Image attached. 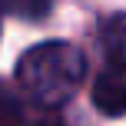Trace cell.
Returning a JSON list of instances; mask_svg holds the SVG:
<instances>
[{"label": "cell", "mask_w": 126, "mask_h": 126, "mask_svg": "<svg viewBox=\"0 0 126 126\" xmlns=\"http://www.w3.org/2000/svg\"><path fill=\"white\" fill-rule=\"evenodd\" d=\"M86 73V57L66 40H47L37 43L20 57L17 83L37 106H60L76 93Z\"/></svg>", "instance_id": "6da1fadb"}, {"label": "cell", "mask_w": 126, "mask_h": 126, "mask_svg": "<svg viewBox=\"0 0 126 126\" xmlns=\"http://www.w3.org/2000/svg\"><path fill=\"white\" fill-rule=\"evenodd\" d=\"M93 106L106 116H123L126 113V57L123 60H106L93 83Z\"/></svg>", "instance_id": "7a4b0ae2"}, {"label": "cell", "mask_w": 126, "mask_h": 126, "mask_svg": "<svg viewBox=\"0 0 126 126\" xmlns=\"http://www.w3.org/2000/svg\"><path fill=\"white\" fill-rule=\"evenodd\" d=\"M100 37V50L106 53V60H123L126 57V13H110L96 27Z\"/></svg>", "instance_id": "3957f363"}, {"label": "cell", "mask_w": 126, "mask_h": 126, "mask_svg": "<svg viewBox=\"0 0 126 126\" xmlns=\"http://www.w3.org/2000/svg\"><path fill=\"white\" fill-rule=\"evenodd\" d=\"M0 10L13 13V17H20V20L37 23V20H43L47 13L53 10V0H0Z\"/></svg>", "instance_id": "277c9868"}, {"label": "cell", "mask_w": 126, "mask_h": 126, "mask_svg": "<svg viewBox=\"0 0 126 126\" xmlns=\"http://www.w3.org/2000/svg\"><path fill=\"white\" fill-rule=\"evenodd\" d=\"M23 106H20L17 93L0 80V126H23Z\"/></svg>", "instance_id": "5b68a950"}, {"label": "cell", "mask_w": 126, "mask_h": 126, "mask_svg": "<svg viewBox=\"0 0 126 126\" xmlns=\"http://www.w3.org/2000/svg\"><path fill=\"white\" fill-rule=\"evenodd\" d=\"M23 126H66V123H63L60 116H53V113H43V116H37V120H30V123L23 120Z\"/></svg>", "instance_id": "8992f818"}]
</instances>
